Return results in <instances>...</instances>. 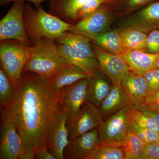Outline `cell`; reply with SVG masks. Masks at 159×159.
I'll return each mask as SVG.
<instances>
[{"mask_svg":"<svg viewBox=\"0 0 159 159\" xmlns=\"http://www.w3.org/2000/svg\"><path fill=\"white\" fill-rule=\"evenodd\" d=\"M24 72L12 102L5 110L14 121L24 152L34 159L38 148L48 146V132L60 100L50 81L37 74Z\"/></svg>","mask_w":159,"mask_h":159,"instance_id":"6da1fadb","label":"cell"},{"mask_svg":"<svg viewBox=\"0 0 159 159\" xmlns=\"http://www.w3.org/2000/svg\"><path fill=\"white\" fill-rule=\"evenodd\" d=\"M24 21L28 37L33 44L43 39L55 40L70 31L73 25L46 12L40 5L35 6V9L30 4L25 6Z\"/></svg>","mask_w":159,"mask_h":159,"instance_id":"7a4b0ae2","label":"cell"},{"mask_svg":"<svg viewBox=\"0 0 159 159\" xmlns=\"http://www.w3.org/2000/svg\"><path fill=\"white\" fill-rule=\"evenodd\" d=\"M54 42V40L43 39L34 43L23 72L34 73L46 81H51L65 65Z\"/></svg>","mask_w":159,"mask_h":159,"instance_id":"3957f363","label":"cell"},{"mask_svg":"<svg viewBox=\"0 0 159 159\" xmlns=\"http://www.w3.org/2000/svg\"><path fill=\"white\" fill-rule=\"evenodd\" d=\"M31 46L16 40L1 41L0 61L2 69L15 89L31 55Z\"/></svg>","mask_w":159,"mask_h":159,"instance_id":"277c9868","label":"cell"},{"mask_svg":"<svg viewBox=\"0 0 159 159\" xmlns=\"http://www.w3.org/2000/svg\"><path fill=\"white\" fill-rule=\"evenodd\" d=\"M127 106L103 121L98 127L100 144L122 147L130 130V120L127 114Z\"/></svg>","mask_w":159,"mask_h":159,"instance_id":"5b68a950","label":"cell"},{"mask_svg":"<svg viewBox=\"0 0 159 159\" xmlns=\"http://www.w3.org/2000/svg\"><path fill=\"white\" fill-rule=\"evenodd\" d=\"M69 117L60 99L49 126L47 144L49 151L55 159H64V152L69 143L66 126Z\"/></svg>","mask_w":159,"mask_h":159,"instance_id":"8992f818","label":"cell"},{"mask_svg":"<svg viewBox=\"0 0 159 159\" xmlns=\"http://www.w3.org/2000/svg\"><path fill=\"white\" fill-rule=\"evenodd\" d=\"M24 1L14 2L7 14L0 21V40H16L31 45V42L24 24Z\"/></svg>","mask_w":159,"mask_h":159,"instance_id":"52a82bcc","label":"cell"},{"mask_svg":"<svg viewBox=\"0 0 159 159\" xmlns=\"http://www.w3.org/2000/svg\"><path fill=\"white\" fill-rule=\"evenodd\" d=\"M103 120L99 108L89 102H85L77 113L69 117L66 122L69 141L98 128Z\"/></svg>","mask_w":159,"mask_h":159,"instance_id":"ba28073f","label":"cell"},{"mask_svg":"<svg viewBox=\"0 0 159 159\" xmlns=\"http://www.w3.org/2000/svg\"><path fill=\"white\" fill-rule=\"evenodd\" d=\"M24 150V145L14 121L5 110L2 117L0 159H18Z\"/></svg>","mask_w":159,"mask_h":159,"instance_id":"9c48e42d","label":"cell"},{"mask_svg":"<svg viewBox=\"0 0 159 159\" xmlns=\"http://www.w3.org/2000/svg\"><path fill=\"white\" fill-rule=\"evenodd\" d=\"M113 19L109 9L102 5L93 13L73 25L69 31L89 38L108 31Z\"/></svg>","mask_w":159,"mask_h":159,"instance_id":"30bf717a","label":"cell"},{"mask_svg":"<svg viewBox=\"0 0 159 159\" xmlns=\"http://www.w3.org/2000/svg\"><path fill=\"white\" fill-rule=\"evenodd\" d=\"M92 48L99 64V69L107 76L112 84H121L130 71L124 60L119 55L111 54L95 44Z\"/></svg>","mask_w":159,"mask_h":159,"instance_id":"8fae6325","label":"cell"},{"mask_svg":"<svg viewBox=\"0 0 159 159\" xmlns=\"http://www.w3.org/2000/svg\"><path fill=\"white\" fill-rule=\"evenodd\" d=\"M100 143L98 128L94 129L69 141L64 159H90Z\"/></svg>","mask_w":159,"mask_h":159,"instance_id":"7c38bea8","label":"cell"},{"mask_svg":"<svg viewBox=\"0 0 159 159\" xmlns=\"http://www.w3.org/2000/svg\"><path fill=\"white\" fill-rule=\"evenodd\" d=\"M89 78L80 80L66 86L60 92V102L69 115L77 113L86 102Z\"/></svg>","mask_w":159,"mask_h":159,"instance_id":"4fadbf2b","label":"cell"},{"mask_svg":"<svg viewBox=\"0 0 159 159\" xmlns=\"http://www.w3.org/2000/svg\"><path fill=\"white\" fill-rule=\"evenodd\" d=\"M124 24V27L134 28L147 34L154 29H159V2L151 3L132 15Z\"/></svg>","mask_w":159,"mask_h":159,"instance_id":"5bb4252c","label":"cell"},{"mask_svg":"<svg viewBox=\"0 0 159 159\" xmlns=\"http://www.w3.org/2000/svg\"><path fill=\"white\" fill-rule=\"evenodd\" d=\"M121 84L128 97L129 105L142 107L150 92L144 77L129 71L122 80Z\"/></svg>","mask_w":159,"mask_h":159,"instance_id":"9a60e30c","label":"cell"},{"mask_svg":"<svg viewBox=\"0 0 159 159\" xmlns=\"http://www.w3.org/2000/svg\"><path fill=\"white\" fill-rule=\"evenodd\" d=\"M57 47L60 56L65 65L79 67L90 76L99 70V62L97 58L87 57L66 45L59 44Z\"/></svg>","mask_w":159,"mask_h":159,"instance_id":"2e32d148","label":"cell"},{"mask_svg":"<svg viewBox=\"0 0 159 159\" xmlns=\"http://www.w3.org/2000/svg\"><path fill=\"white\" fill-rule=\"evenodd\" d=\"M159 54L147 53L139 50H125L120 56L135 74L143 75L147 71L154 68Z\"/></svg>","mask_w":159,"mask_h":159,"instance_id":"e0dca14e","label":"cell"},{"mask_svg":"<svg viewBox=\"0 0 159 159\" xmlns=\"http://www.w3.org/2000/svg\"><path fill=\"white\" fill-rule=\"evenodd\" d=\"M129 105V101L122 84H112L110 93L99 107L102 120L105 121Z\"/></svg>","mask_w":159,"mask_h":159,"instance_id":"ac0fdd59","label":"cell"},{"mask_svg":"<svg viewBox=\"0 0 159 159\" xmlns=\"http://www.w3.org/2000/svg\"><path fill=\"white\" fill-rule=\"evenodd\" d=\"M98 70L89 78L86 102H90L99 108L103 99L110 93L112 84L111 85Z\"/></svg>","mask_w":159,"mask_h":159,"instance_id":"d6986e66","label":"cell"},{"mask_svg":"<svg viewBox=\"0 0 159 159\" xmlns=\"http://www.w3.org/2000/svg\"><path fill=\"white\" fill-rule=\"evenodd\" d=\"M49 13L74 25L77 11L88 0H50Z\"/></svg>","mask_w":159,"mask_h":159,"instance_id":"ffe728a7","label":"cell"},{"mask_svg":"<svg viewBox=\"0 0 159 159\" xmlns=\"http://www.w3.org/2000/svg\"><path fill=\"white\" fill-rule=\"evenodd\" d=\"M79 67L65 65L51 78L50 83L56 93H59L65 87L70 85L80 80L91 77Z\"/></svg>","mask_w":159,"mask_h":159,"instance_id":"44dd1931","label":"cell"},{"mask_svg":"<svg viewBox=\"0 0 159 159\" xmlns=\"http://www.w3.org/2000/svg\"><path fill=\"white\" fill-rule=\"evenodd\" d=\"M54 41L61 44L70 46L87 57L97 58L93 51L90 40L81 34L66 31Z\"/></svg>","mask_w":159,"mask_h":159,"instance_id":"7402d4cb","label":"cell"},{"mask_svg":"<svg viewBox=\"0 0 159 159\" xmlns=\"http://www.w3.org/2000/svg\"><path fill=\"white\" fill-rule=\"evenodd\" d=\"M88 38L92 43L111 54L119 55L123 52L121 38L118 31H107Z\"/></svg>","mask_w":159,"mask_h":159,"instance_id":"603a6c76","label":"cell"},{"mask_svg":"<svg viewBox=\"0 0 159 159\" xmlns=\"http://www.w3.org/2000/svg\"><path fill=\"white\" fill-rule=\"evenodd\" d=\"M117 31L121 38L123 51L132 50L144 51L148 35L147 33L127 27H124Z\"/></svg>","mask_w":159,"mask_h":159,"instance_id":"cb8c5ba5","label":"cell"},{"mask_svg":"<svg viewBox=\"0 0 159 159\" xmlns=\"http://www.w3.org/2000/svg\"><path fill=\"white\" fill-rule=\"evenodd\" d=\"M127 114L131 121L142 128L149 129L159 134V127L155 119L139 107L129 105Z\"/></svg>","mask_w":159,"mask_h":159,"instance_id":"d4e9b609","label":"cell"},{"mask_svg":"<svg viewBox=\"0 0 159 159\" xmlns=\"http://www.w3.org/2000/svg\"><path fill=\"white\" fill-rule=\"evenodd\" d=\"M145 144L136 135L129 131L122 145L125 159H141Z\"/></svg>","mask_w":159,"mask_h":159,"instance_id":"484cf974","label":"cell"},{"mask_svg":"<svg viewBox=\"0 0 159 159\" xmlns=\"http://www.w3.org/2000/svg\"><path fill=\"white\" fill-rule=\"evenodd\" d=\"M16 94V89L7 74L0 69V104L8 106L13 101Z\"/></svg>","mask_w":159,"mask_h":159,"instance_id":"4316f807","label":"cell"},{"mask_svg":"<svg viewBox=\"0 0 159 159\" xmlns=\"http://www.w3.org/2000/svg\"><path fill=\"white\" fill-rule=\"evenodd\" d=\"M90 159H125L122 147L99 144Z\"/></svg>","mask_w":159,"mask_h":159,"instance_id":"83f0119b","label":"cell"},{"mask_svg":"<svg viewBox=\"0 0 159 159\" xmlns=\"http://www.w3.org/2000/svg\"><path fill=\"white\" fill-rule=\"evenodd\" d=\"M130 131L139 137L145 144L159 142V134L149 129L140 127L131 120Z\"/></svg>","mask_w":159,"mask_h":159,"instance_id":"f1b7e54d","label":"cell"},{"mask_svg":"<svg viewBox=\"0 0 159 159\" xmlns=\"http://www.w3.org/2000/svg\"><path fill=\"white\" fill-rule=\"evenodd\" d=\"M102 4V0H88L77 11L76 23L97 11Z\"/></svg>","mask_w":159,"mask_h":159,"instance_id":"f546056e","label":"cell"},{"mask_svg":"<svg viewBox=\"0 0 159 159\" xmlns=\"http://www.w3.org/2000/svg\"><path fill=\"white\" fill-rule=\"evenodd\" d=\"M143 51L150 54H159V29H154L148 33Z\"/></svg>","mask_w":159,"mask_h":159,"instance_id":"4dcf8cb0","label":"cell"},{"mask_svg":"<svg viewBox=\"0 0 159 159\" xmlns=\"http://www.w3.org/2000/svg\"><path fill=\"white\" fill-rule=\"evenodd\" d=\"M141 108L152 112L159 113V89L149 92Z\"/></svg>","mask_w":159,"mask_h":159,"instance_id":"1f68e13d","label":"cell"},{"mask_svg":"<svg viewBox=\"0 0 159 159\" xmlns=\"http://www.w3.org/2000/svg\"><path fill=\"white\" fill-rule=\"evenodd\" d=\"M144 77L150 91L159 89V69L154 68L145 73Z\"/></svg>","mask_w":159,"mask_h":159,"instance_id":"d6a6232c","label":"cell"},{"mask_svg":"<svg viewBox=\"0 0 159 159\" xmlns=\"http://www.w3.org/2000/svg\"><path fill=\"white\" fill-rule=\"evenodd\" d=\"M155 0H123L121 6L124 12H130L145 6L149 5Z\"/></svg>","mask_w":159,"mask_h":159,"instance_id":"836d02e7","label":"cell"},{"mask_svg":"<svg viewBox=\"0 0 159 159\" xmlns=\"http://www.w3.org/2000/svg\"><path fill=\"white\" fill-rule=\"evenodd\" d=\"M141 159H159V142L145 144Z\"/></svg>","mask_w":159,"mask_h":159,"instance_id":"e575fe53","label":"cell"},{"mask_svg":"<svg viewBox=\"0 0 159 159\" xmlns=\"http://www.w3.org/2000/svg\"><path fill=\"white\" fill-rule=\"evenodd\" d=\"M34 159H55L49 151L48 146H43L38 148L34 153Z\"/></svg>","mask_w":159,"mask_h":159,"instance_id":"d590c367","label":"cell"},{"mask_svg":"<svg viewBox=\"0 0 159 159\" xmlns=\"http://www.w3.org/2000/svg\"><path fill=\"white\" fill-rule=\"evenodd\" d=\"M29 1L34 3L35 6L40 5V3L46 0H0V4L2 6H5L8 3L16 1Z\"/></svg>","mask_w":159,"mask_h":159,"instance_id":"8d00e7d4","label":"cell"},{"mask_svg":"<svg viewBox=\"0 0 159 159\" xmlns=\"http://www.w3.org/2000/svg\"><path fill=\"white\" fill-rule=\"evenodd\" d=\"M138 107L141 108V109L144 111L146 114H148V115L151 116L155 119V120L156 122H157V125H158L159 127V113L152 112H150L149 111L146 110L144 109L141 108V107Z\"/></svg>","mask_w":159,"mask_h":159,"instance_id":"74e56055","label":"cell"},{"mask_svg":"<svg viewBox=\"0 0 159 159\" xmlns=\"http://www.w3.org/2000/svg\"><path fill=\"white\" fill-rule=\"evenodd\" d=\"M154 68H157L159 69V54L158 57L156 61L155 64Z\"/></svg>","mask_w":159,"mask_h":159,"instance_id":"f35d334b","label":"cell"},{"mask_svg":"<svg viewBox=\"0 0 159 159\" xmlns=\"http://www.w3.org/2000/svg\"><path fill=\"white\" fill-rule=\"evenodd\" d=\"M103 4H107V3L111 2H112L113 0H102Z\"/></svg>","mask_w":159,"mask_h":159,"instance_id":"ab89813d","label":"cell"}]
</instances>
